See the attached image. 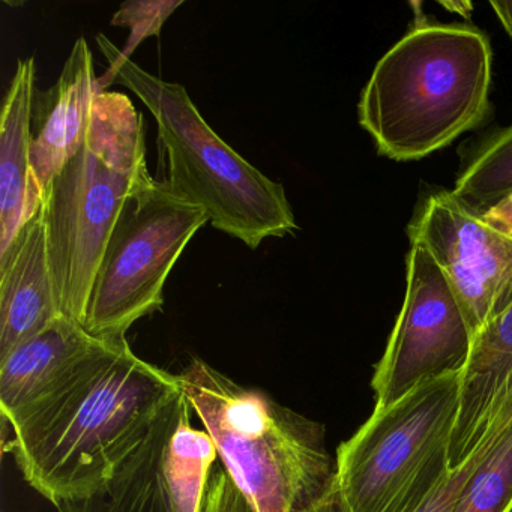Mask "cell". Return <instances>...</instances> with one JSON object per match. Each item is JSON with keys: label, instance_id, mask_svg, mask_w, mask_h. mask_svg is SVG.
Wrapping results in <instances>:
<instances>
[{"label": "cell", "instance_id": "cell-13", "mask_svg": "<svg viewBox=\"0 0 512 512\" xmlns=\"http://www.w3.org/2000/svg\"><path fill=\"white\" fill-rule=\"evenodd\" d=\"M32 58L17 62L0 118V254L41 208L31 169L32 110L37 95Z\"/></svg>", "mask_w": 512, "mask_h": 512}, {"label": "cell", "instance_id": "cell-16", "mask_svg": "<svg viewBox=\"0 0 512 512\" xmlns=\"http://www.w3.org/2000/svg\"><path fill=\"white\" fill-rule=\"evenodd\" d=\"M191 413L193 409L182 392L163 458L164 479L173 512L202 511L209 476L220 460L208 431L191 425Z\"/></svg>", "mask_w": 512, "mask_h": 512}, {"label": "cell", "instance_id": "cell-17", "mask_svg": "<svg viewBox=\"0 0 512 512\" xmlns=\"http://www.w3.org/2000/svg\"><path fill=\"white\" fill-rule=\"evenodd\" d=\"M452 194L481 215L512 194V125L476 149Z\"/></svg>", "mask_w": 512, "mask_h": 512}, {"label": "cell", "instance_id": "cell-25", "mask_svg": "<svg viewBox=\"0 0 512 512\" xmlns=\"http://www.w3.org/2000/svg\"><path fill=\"white\" fill-rule=\"evenodd\" d=\"M440 5L451 13L460 14L464 19H469L473 11V5L470 2H440Z\"/></svg>", "mask_w": 512, "mask_h": 512}, {"label": "cell", "instance_id": "cell-8", "mask_svg": "<svg viewBox=\"0 0 512 512\" xmlns=\"http://www.w3.org/2000/svg\"><path fill=\"white\" fill-rule=\"evenodd\" d=\"M473 337L460 305L431 254L410 244L403 307L374 368V410H383L418 386L460 373Z\"/></svg>", "mask_w": 512, "mask_h": 512}, {"label": "cell", "instance_id": "cell-2", "mask_svg": "<svg viewBox=\"0 0 512 512\" xmlns=\"http://www.w3.org/2000/svg\"><path fill=\"white\" fill-rule=\"evenodd\" d=\"M491 64L490 41L479 29L416 22L374 67L359 124L391 160L428 157L484 121Z\"/></svg>", "mask_w": 512, "mask_h": 512}, {"label": "cell", "instance_id": "cell-12", "mask_svg": "<svg viewBox=\"0 0 512 512\" xmlns=\"http://www.w3.org/2000/svg\"><path fill=\"white\" fill-rule=\"evenodd\" d=\"M109 340L92 337L67 316L17 344L0 359V409L10 421L64 385Z\"/></svg>", "mask_w": 512, "mask_h": 512}, {"label": "cell", "instance_id": "cell-4", "mask_svg": "<svg viewBox=\"0 0 512 512\" xmlns=\"http://www.w3.org/2000/svg\"><path fill=\"white\" fill-rule=\"evenodd\" d=\"M151 178L142 113L127 95L100 92L82 148L41 199L64 316L83 323L95 275L125 203Z\"/></svg>", "mask_w": 512, "mask_h": 512}, {"label": "cell", "instance_id": "cell-18", "mask_svg": "<svg viewBox=\"0 0 512 512\" xmlns=\"http://www.w3.org/2000/svg\"><path fill=\"white\" fill-rule=\"evenodd\" d=\"M451 512H512V424L469 476Z\"/></svg>", "mask_w": 512, "mask_h": 512}, {"label": "cell", "instance_id": "cell-1", "mask_svg": "<svg viewBox=\"0 0 512 512\" xmlns=\"http://www.w3.org/2000/svg\"><path fill=\"white\" fill-rule=\"evenodd\" d=\"M182 395L178 374L109 340L52 394L8 421L25 481L58 508L103 491Z\"/></svg>", "mask_w": 512, "mask_h": 512}, {"label": "cell", "instance_id": "cell-11", "mask_svg": "<svg viewBox=\"0 0 512 512\" xmlns=\"http://www.w3.org/2000/svg\"><path fill=\"white\" fill-rule=\"evenodd\" d=\"M61 316L40 208L0 254V359Z\"/></svg>", "mask_w": 512, "mask_h": 512}, {"label": "cell", "instance_id": "cell-7", "mask_svg": "<svg viewBox=\"0 0 512 512\" xmlns=\"http://www.w3.org/2000/svg\"><path fill=\"white\" fill-rule=\"evenodd\" d=\"M209 223L169 182L146 181L125 203L92 284L82 326L100 340L125 338L161 310L163 290L185 247Z\"/></svg>", "mask_w": 512, "mask_h": 512}, {"label": "cell", "instance_id": "cell-10", "mask_svg": "<svg viewBox=\"0 0 512 512\" xmlns=\"http://www.w3.org/2000/svg\"><path fill=\"white\" fill-rule=\"evenodd\" d=\"M88 41L74 43L61 76L49 91L35 95L32 110L31 169L35 188L44 191L82 148L91 124L92 104L100 94Z\"/></svg>", "mask_w": 512, "mask_h": 512}, {"label": "cell", "instance_id": "cell-15", "mask_svg": "<svg viewBox=\"0 0 512 512\" xmlns=\"http://www.w3.org/2000/svg\"><path fill=\"white\" fill-rule=\"evenodd\" d=\"M181 397L166 410L145 442L103 491L79 502L62 503L58 511L173 512L164 479L163 458Z\"/></svg>", "mask_w": 512, "mask_h": 512}, {"label": "cell", "instance_id": "cell-3", "mask_svg": "<svg viewBox=\"0 0 512 512\" xmlns=\"http://www.w3.org/2000/svg\"><path fill=\"white\" fill-rule=\"evenodd\" d=\"M178 377L221 464L254 511L307 512L335 487L337 460L320 422L200 358Z\"/></svg>", "mask_w": 512, "mask_h": 512}, {"label": "cell", "instance_id": "cell-24", "mask_svg": "<svg viewBox=\"0 0 512 512\" xmlns=\"http://www.w3.org/2000/svg\"><path fill=\"white\" fill-rule=\"evenodd\" d=\"M491 8L502 23L503 29L512 38V2H491Z\"/></svg>", "mask_w": 512, "mask_h": 512}, {"label": "cell", "instance_id": "cell-23", "mask_svg": "<svg viewBox=\"0 0 512 512\" xmlns=\"http://www.w3.org/2000/svg\"><path fill=\"white\" fill-rule=\"evenodd\" d=\"M307 512H347L337 488H332L319 503L308 509Z\"/></svg>", "mask_w": 512, "mask_h": 512}, {"label": "cell", "instance_id": "cell-19", "mask_svg": "<svg viewBox=\"0 0 512 512\" xmlns=\"http://www.w3.org/2000/svg\"><path fill=\"white\" fill-rule=\"evenodd\" d=\"M184 2L179 0H133L125 2L112 19V26L130 29V40L122 55L131 58L134 50L149 37H158L166 20Z\"/></svg>", "mask_w": 512, "mask_h": 512}, {"label": "cell", "instance_id": "cell-6", "mask_svg": "<svg viewBox=\"0 0 512 512\" xmlns=\"http://www.w3.org/2000/svg\"><path fill=\"white\" fill-rule=\"evenodd\" d=\"M461 374L437 377L373 410L341 443L335 488L347 512H409L445 478Z\"/></svg>", "mask_w": 512, "mask_h": 512}, {"label": "cell", "instance_id": "cell-9", "mask_svg": "<svg viewBox=\"0 0 512 512\" xmlns=\"http://www.w3.org/2000/svg\"><path fill=\"white\" fill-rule=\"evenodd\" d=\"M407 232L442 269L473 338L512 304V238L452 191L428 196Z\"/></svg>", "mask_w": 512, "mask_h": 512}, {"label": "cell", "instance_id": "cell-21", "mask_svg": "<svg viewBox=\"0 0 512 512\" xmlns=\"http://www.w3.org/2000/svg\"><path fill=\"white\" fill-rule=\"evenodd\" d=\"M200 512H256L223 464L212 469Z\"/></svg>", "mask_w": 512, "mask_h": 512}, {"label": "cell", "instance_id": "cell-14", "mask_svg": "<svg viewBox=\"0 0 512 512\" xmlns=\"http://www.w3.org/2000/svg\"><path fill=\"white\" fill-rule=\"evenodd\" d=\"M512 374V304L475 338L461 374L460 409L449 443V467L463 466L481 446L491 412Z\"/></svg>", "mask_w": 512, "mask_h": 512}, {"label": "cell", "instance_id": "cell-22", "mask_svg": "<svg viewBox=\"0 0 512 512\" xmlns=\"http://www.w3.org/2000/svg\"><path fill=\"white\" fill-rule=\"evenodd\" d=\"M485 223L502 235L512 238V194L497 203L490 211L482 214Z\"/></svg>", "mask_w": 512, "mask_h": 512}, {"label": "cell", "instance_id": "cell-20", "mask_svg": "<svg viewBox=\"0 0 512 512\" xmlns=\"http://www.w3.org/2000/svg\"><path fill=\"white\" fill-rule=\"evenodd\" d=\"M502 437V436H500ZM499 437V439H500ZM496 442H485L479 446L478 451L457 469L449 470L445 478L424 497L410 508L409 512H451L458 494L463 490L469 476L475 472L481 461L490 454Z\"/></svg>", "mask_w": 512, "mask_h": 512}, {"label": "cell", "instance_id": "cell-5", "mask_svg": "<svg viewBox=\"0 0 512 512\" xmlns=\"http://www.w3.org/2000/svg\"><path fill=\"white\" fill-rule=\"evenodd\" d=\"M97 44L109 61L107 73L130 89L157 121L169 157L170 187L200 206L214 229L251 250L298 229L283 185L233 151L209 127L184 86L152 76L103 34Z\"/></svg>", "mask_w": 512, "mask_h": 512}]
</instances>
